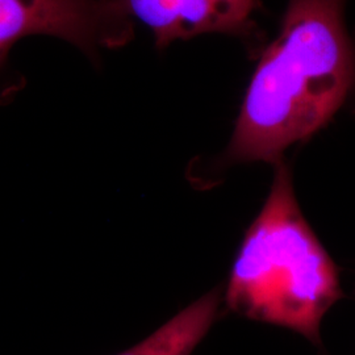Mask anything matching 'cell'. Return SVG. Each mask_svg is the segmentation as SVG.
<instances>
[{
  "mask_svg": "<svg viewBox=\"0 0 355 355\" xmlns=\"http://www.w3.org/2000/svg\"><path fill=\"white\" fill-rule=\"evenodd\" d=\"M220 288L208 292L148 338L119 355H192L220 315Z\"/></svg>",
  "mask_w": 355,
  "mask_h": 355,
  "instance_id": "5b68a950",
  "label": "cell"
},
{
  "mask_svg": "<svg viewBox=\"0 0 355 355\" xmlns=\"http://www.w3.org/2000/svg\"><path fill=\"white\" fill-rule=\"evenodd\" d=\"M234 24L240 26L249 41V48L259 54V29L255 26L253 13L259 8V0H208Z\"/></svg>",
  "mask_w": 355,
  "mask_h": 355,
  "instance_id": "8992f818",
  "label": "cell"
},
{
  "mask_svg": "<svg viewBox=\"0 0 355 355\" xmlns=\"http://www.w3.org/2000/svg\"><path fill=\"white\" fill-rule=\"evenodd\" d=\"M263 208L246 230L224 302L242 318L302 334L322 349L320 327L343 296L340 272L309 227L283 159Z\"/></svg>",
  "mask_w": 355,
  "mask_h": 355,
  "instance_id": "7a4b0ae2",
  "label": "cell"
},
{
  "mask_svg": "<svg viewBox=\"0 0 355 355\" xmlns=\"http://www.w3.org/2000/svg\"><path fill=\"white\" fill-rule=\"evenodd\" d=\"M346 0H287L277 38L259 51L233 135L211 168L278 164L325 127L355 92Z\"/></svg>",
  "mask_w": 355,
  "mask_h": 355,
  "instance_id": "6da1fadb",
  "label": "cell"
},
{
  "mask_svg": "<svg viewBox=\"0 0 355 355\" xmlns=\"http://www.w3.org/2000/svg\"><path fill=\"white\" fill-rule=\"evenodd\" d=\"M135 23L123 0H0V71L16 42L51 36L89 58L125 46Z\"/></svg>",
  "mask_w": 355,
  "mask_h": 355,
  "instance_id": "3957f363",
  "label": "cell"
},
{
  "mask_svg": "<svg viewBox=\"0 0 355 355\" xmlns=\"http://www.w3.org/2000/svg\"><path fill=\"white\" fill-rule=\"evenodd\" d=\"M129 16L153 32L155 46L164 51L177 41L203 35H228L249 46L241 28L208 0H123Z\"/></svg>",
  "mask_w": 355,
  "mask_h": 355,
  "instance_id": "277c9868",
  "label": "cell"
}]
</instances>
